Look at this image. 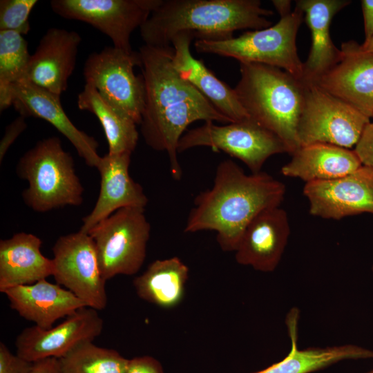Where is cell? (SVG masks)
<instances>
[{
  "label": "cell",
  "mask_w": 373,
  "mask_h": 373,
  "mask_svg": "<svg viewBox=\"0 0 373 373\" xmlns=\"http://www.w3.org/2000/svg\"><path fill=\"white\" fill-rule=\"evenodd\" d=\"M63 373H126L129 359L117 351L84 342L59 358Z\"/></svg>",
  "instance_id": "cell-29"
},
{
  "label": "cell",
  "mask_w": 373,
  "mask_h": 373,
  "mask_svg": "<svg viewBox=\"0 0 373 373\" xmlns=\"http://www.w3.org/2000/svg\"><path fill=\"white\" fill-rule=\"evenodd\" d=\"M361 48L365 52L373 53V37L361 44Z\"/></svg>",
  "instance_id": "cell-38"
},
{
  "label": "cell",
  "mask_w": 373,
  "mask_h": 373,
  "mask_svg": "<svg viewBox=\"0 0 373 373\" xmlns=\"http://www.w3.org/2000/svg\"><path fill=\"white\" fill-rule=\"evenodd\" d=\"M361 166L354 150L316 143L298 149L280 171L285 176L299 178L307 183L338 178Z\"/></svg>",
  "instance_id": "cell-24"
},
{
  "label": "cell",
  "mask_w": 373,
  "mask_h": 373,
  "mask_svg": "<svg viewBox=\"0 0 373 373\" xmlns=\"http://www.w3.org/2000/svg\"><path fill=\"white\" fill-rule=\"evenodd\" d=\"M162 0H52V11L67 19L84 21L112 41L113 46L132 52L131 36L140 28Z\"/></svg>",
  "instance_id": "cell-12"
},
{
  "label": "cell",
  "mask_w": 373,
  "mask_h": 373,
  "mask_svg": "<svg viewBox=\"0 0 373 373\" xmlns=\"http://www.w3.org/2000/svg\"><path fill=\"white\" fill-rule=\"evenodd\" d=\"M341 60L316 84L369 118L373 117V53L354 41L341 44Z\"/></svg>",
  "instance_id": "cell-16"
},
{
  "label": "cell",
  "mask_w": 373,
  "mask_h": 373,
  "mask_svg": "<svg viewBox=\"0 0 373 373\" xmlns=\"http://www.w3.org/2000/svg\"><path fill=\"white\" fill-rule=\"evenodd\" d=\"M103 328L104 321L97 310L83 307L50 329L36 325L23 329L15 341L16 354L32 363L47 358H60L78 345L93 341Z\"/></svg>",
  "instance_id": "cell-13"
},
{
  "label": "cell",
  "mask_w": 373,
  "mask_h": 373,
  "mask_svg": "<svg viewBox=\"0 0 373 373\" xmlns=\"http://www.w3.org/2000/svg\"><path fill=\"white\" fill-rule=\"evenodd\" d=\"M354 151L362 165L373 169V122L366 126Z\"/></svg>",
  "instance_id": "cell-32"
},
{
  "label": "cell",
  "mask_w": 373,
  "mask_h": 373,
  "mask_svg": "<svg viewBox=\"0 0 373 373\" xmlns=\"http://www.w3.org/2000/svg\"><path fill=\"white\" fill-rule=\"evenodd\" d=\"M77 106L80 110L94 114L100 122L108 143V153L133 152L139 138L137 124L104 101L93 86L85 84L78 95Z\"/></svg>",
  "instance_id": "cell-27"
},
{
  "label": "cell",
  "mask_w": 373,
  "mask_h": 373,
  "mask_svg": "<svg viewBox=\"0 0 373 373\" xmlns=\"http://www.w3.org/2000/svg\"><path fill=\"white\" fill-rule=\"evenodd\" d=\"M198 146H207L216 152L224 151L242 161L252 173L260 172L271 156L290 154L280 137L251 118L224 125L204 122L184 133L179 141L178 152Z\"/></svg>",
  "instance_id": "cell-9"
},
{
  "label": "cell",
  "mask_w": 373,
  "mask_h": 373,
  "mask_svg": "<svg viewBox=\"0 0 373 373\" xmlns=\"http://www.w3.org/2000/svg\"><path fill=\"white\" fill-rule=\"evenodd\" d=\"M30 373H63L59 358H47L32 363Z\"/></svg>",
  "instance_id": "cell-35"
},
{
  "label": "cell",
  "mask_w": 373,
  "mask_h": 373,
  "mask_svg": "<svg viewBox=\"0 0 373 373\" xmlns=\"http://www.w3.org/2000/svg\"><path fill=\"white\" fill-rule=\"evenodd\" d=\"M372 271H373V266H372Z\"/></svg>",
  "instance_id": "cell-40"
},
{
  "label": "cell",
  "mask_w": 373,
  "mask_h": 373,
  "mask_svg": "<svg viewBox=\"0 0 373 373\" xmlns=\"http://www.w3.org/2000/svg\"><path fill=\"white\" fill-rule=\"evenodd\" d=\"M189 269L178 257L155 260L135 277L133 284L142 300L164 309H171L182 300Z\"/></svg>",
  "instance_id": "cell-25"
},
{
  "label": "cell",
  "mask_w": 373,
  "mask_h": 373,
  "mask_svg": "<svg viewBox=\"0 0 373 373\" xmlns=\"http://www.w3.org/2000/svg\"><path fill=\"white\" fill-rule=\"evenodd\" d=\"M31 55L20 33L0 30V111L12 106V86L23 79Z\"/></svg>",
  "instance_id": "cell-28"
},
{
  "label": "cell",
  "mask_w": 373,
  "mask_h": 373,
  "mask_svg": "<svg viewBox=\"0 0 373 373\" xmlns=\"http://www.w3.org/2000/svg\"><path fill=\"white\" fill-rule=\"evenodd\" d=\"M126 373H164L160 362L151 356L129 359Z\"/></svg>",
  "instance_id": "cell-34"
},
{
  "label": "cell",
  "mask_w": 373,
  "mask_h": 373,
  "mask_svg": "<svg viewBox=\"0 0 373 373\" xmlns=\"http://www.w3.org/2000/svg\"><path fill=\"white\" fill-rule=\"evenodd\" d=\"M138 52L145 84L141 133L149 147L166 152L171 175L175 180H180L182 169L178 159V146L188 126L199 120L231 122L180 76L173 66L172 46L144 44Z\"/></svg>",
  "instance_id": "cell-1"
},
{
  "label": "cell",
  "mask_w": 373,
  "mask_h": 373,
  "mask_svg": "<svg viewBox=\"0 0 373 373\" xmlns=\"http://www.w3.org/2000/svg\"><path fill=\"white\" fill-rule=\"evenodd\" d=\"M3 294L20 316L44 329L86 306L70 291L46 279L9 288Z\"/></svg>",
  "instance_id": "cell-21"
},
{
  "label": "cell",
  "mask_w": 373,
  "mask_h": 373,
  "mask_svg": "<svg viewBox=\"0 0 373 373\" xmlns=\"http://www.w3.org/2000/svg\"><path fill=\"white\" fill-rule=\"evenodd\" d=\"M350 3L348 0L296 1L312 35L309 53L303 63L302 82L314 83L341 60L343 52L334 44L329 28L334 16Z\"/></svg>",
  "instance_id": "cell-22"
},
{
  "label": "cell",
  "mask_w": 373,
  "mask_h": 373,
  "mask_svg": "<svg viewBox=\"0 0 373 373\" xmlns=\"http://www.w3.org/2000/svg\"><path fill=\"white\" fill-rule=\"evenodd\" d=\"M32 363L13 354L7 346L0 343V373H30Z\"/></svg>",
  "instance_id": "cell-31"
},
{
  "label": "cell",
  "mask_w": 373,
  "mask_h": 373,
  "mask_svg": "<svg viewBox=\"0 0 373 373\" xmlns=\"http://www.w3.org/2000/svg\"></svg>",
  "instance_id": "cell-41"
},
{
  "label": "cell",
  "mask_w": 373,
  "mask_h": 373,
  "mask_svg": "<svg viewBox=\"0 0 373 373\" xmlns=\"http://www.w3.org/2000/svg\"><path fill=\"white\" fill-rule=\"evenodd\" d=\"M285 185L265 172L246 174L233 160L220 162L211 188L195 196L184 231H214L224 251H235L249 223L280 207Z\"/></svg>",
  "instance_id": "cell-2"
},
{
  "label": "cell",
  "mask_w": 373,
  "mask_h": 373,
  "mask_svg": "<svg viewBox=\"0 0 373 373\" xmlns=\"http://www.w3.org/2000/svg\"><path fill=\"white\" fill-rule=\"evenodd\" d=\"M303 193L314 216L341 220L373 214V169L362 165L338 178L305 183Z\"/></svg>",
  "instance_id": "cell-14"
},
{
  "label": "cell",
  "mask_w": 373,
  "mask_h": 373,
  "mask_svg": "<svg viewBox=\"0 0 373 373\" xmlns=\"http://www.w3.org/2000/svg\"><path fill=\"white\" fill-rule=\"evenodd\" d=\"M234 88L249 117L280 137L293 154L300 144L298 124L303 103V83L280 68L240 63Z\"/></svg>",
  "instance_id": "cell-4"
},
{
  "label": "cell",
  "mask_w": 373,
  "mask_h": 373,
  "mask_svg": "<svg viewBox=\"0 0 373 373\" xmlns=\"http://www.w3.org/2000/svg\"><path fill=\"white\" fill-rule=\"evenodd\" d=\"M273 14L259 0H162L140 32L144 44L153 47L171 46L181 32L197 39L225 40L238 30L271 26L266 17Z\"/></svg>",
  "instance_id": "cell-3"
},
{
  "label": "cell",
  "mask_w": 373,
  "mask_h": 373,
  "mask_svg": "<svg viewBox=\"0 0 373 373\" xmlns=\"http://www.w3.org/2000/svg\"><path fill=\"white\" fill-rule=\"evenodd\" d=\"M303 12L296 5L291 12L268 28L247 31L237 37L211 41L196 39L198 53L231 57L240 63H258L280 68L301 81L303 63L296 44Z\"/></svg>",
  "instance_id": "cell-6"
},
{
  "label": "cell",
  "mask_w": 373,
  "mask_h": 373,
  "mask_svg": "<svg viewBox=\"0 0 373 373\" xmlns=\"http://www.w3.org/2000/svg\"><path fill=\"white\" fill-rule=\"evenodd\" d=\"M366 373H373V370H371V371H370V372H366Z\"/></svg>",
  "instance_id": "cell-39"
},
{
  "label": "cell",
  "mask_w": 373,
  "mask_h": 373,
  "mask_svg": "<svg viewBox=\"0 0 373 373\" xmlns=\"http://www.w3.org/2000/svg\"><path fill=\"white\" fill-rule=\"evenodd\" d=\"M361 6L364 22V41H367L373 37V0H362Z\"/></svg>",
  "instance_id": "cell-36"
},
{
  "label": "cell",
  "mask_w": 373,
  "mask_h": 373,
  "mask_svg": "<svg viewBox=\"0 0 373 373\" xmlns=\"http://www.w3.org/2000/svg\"><path fill=\"white\" fill-rule=\"evenodd\" d=\"M56 283L65 287L86 307L102 310L108 297L95 245L88 233L79 231L60 236L52 247Z\"/></svg>",
  "instance_id": "cell-11"
},
{
  "label": "cell",
  "mask_w": 373,
  "mask_h": 373,
  "mask_svg": "<svg viewBox=\"0 0 373 373\" xmlns=\"http://www.w3.org/2000/svg\"><path fill=\"white\" fill-rule=\"evenodd\" d=\"M25 117L19 115L6 128L5 133L0 141V162L16 139L26 130L27 123Z\"/></svg>",
  "instance_id": "cell-33"
},
{
  "label": "cell",
  "mask_w": 373,
  "mask_h": 373,
  "mask_svg": "<svg viewBox=\"0 0 373 373\" xmlns=\"http://www.w3.org/2000/svg\"><path fill=\"white\" fill-rule=\"evenodd\" d=\"M272 3L280 15V17L287 15L291 11V1L289 0H274Z\"/></svg>",
  "instance_id": "cell-37"
},
{
  "label": "cell",
  "mask_w": 373,
  "mask_h": 373,
  "mask_svg": "<svg viewBox=\"0 0 373 373\" xmlns=\"http://www.w3.org/2000/svg\"><path fill=\"white\" fill-rule=\"evenodd\" d=\"M294 331L288 355L282 361L253 373H311L342 361L373 359V350L354 344L299 350Z\"/></svg>",
  "instance_id": "cell-26"
},
{
  "label": "cell",
  "mask_w": 373,
  "mask_h": 373,
  "mask_svg": "<svg viewBox=\"0 0 373 373\" xmlns=\"http://www.w3.org/2000/svg\"><path fill=\"white\" fill-rule=\"evenodd\" d=\"M81 36L75 31L51 28L43 35L22 80L61 95L68 88L77 61Z\"/></svg>",
  "instance_id": "cell-17"
},
{
  "label": "cell",
  "mask_w": 373,
  "mask_h": 373,
  "mask_svg": "<svg viewBox=\"0 0 373 373\" xmlns=\"http://www.w3.org/2000/svg\"><path fill=\"white\" fill-rule=\"evenodd\" d=\"M131 153H107L96 167L100 190L93 210L82 219L79 231L86 233L116 211L126 207L145 209L149 200L142 186L129 173Z\"/></svg>",
  "instance_id": "cell-18"
},
{
  "label": "cell",
  "mask_w": 373,
  "mask_h": 373,
  "mask_svg": "<svg viewBox=\"0 0 373 373\" xmlns=\"http://www.w3.org/2000/svg\"><path fill=\"white\" fill-rule=\"evenodd\" d=\"M303 84L297 130L300 147L316 143L355 146L370 118L316 84Z\"/></svg>",
  "instance_id": "cell-8"
},
{
  "label": "cell",
  "mask_w": 373,
  "mask_h": 373,
  "mask_svg": "<svg viewBox=\"0 0 373 373\" xmlns=\"http://www.w3.org/2000/svg\"><path fill=\"white\" fill-rule=\"evenodd\" d=\"M135 66H141L138 52L128 53L113 46H106L88 55L83 74L86 84L93 86L104 101L140 125L145 84L142 74H135Z\"/></svg>",
  "instance_id": "cell-10"
},
{
  "label": "cell",
  "mask_w": 373,
  "mask_h": 373,
  "mask_svg": "<svg viewBox=\"0 0 373 373\" xmlns=\"http://www.w3.org/2000/svg\"><path fill=\"white\" fill-rule=\"evenodd\" d=\"M41 245L39 237L25 232L0 241L1 292L52 276V260L42 254Z\"/></svg>",
  "instance_id": "cell-23"
},
{
  "label": "cell",
  "mask_w": 373,
  "mask_h": 373,
  "mask_svg": "<svg viewBox=\"0 0 373 373\" xmlns=\"http://www.w3.org/2000/svg\"><path fill=\"white\" fill-rule=\"evenodd\" d=\"M16 172L28 183L22 198L35 211L44 213L83 202L84 187L73 158L57 137L38 141L20 157Z\"/></svg>",
  "instance_id": "cell-5"
},
{
  "label": "cell",
  "mask_w": 373,
  "mask_h": 373,
  "mask_svg": "<svg viewBox=\"0 0 373 373\" xmlns=\"http://www.w3.org/2000/svg\"><path fill=\"white\" fill-rule=\"evenodd\" d=\"M10 97L12 106L19 115L46 120L68 140L87 165L97 166L101 159L97 141L70 121L62 108L60 95L21 80L12 86Z\"/></svg>",
  "instance_id": "cell-15"
},
{
  "label": "cell",
  "mask_w": 373,
  "mask_h": 373,
  "mask_svg": "<svg viewBox=\"0 0 373 373\" xmlns=\"http://www.w3.org/2000/svg\"><path fill=\"white\" fill-rule=\"evenodd\" d=\"M37 0H1L0 30L27 35L30 30L29 17Z\"/></svg>",
  "instance_id": "cell-30"
},
{
  "label": "cell",
  "mask_w": 373,
  "mask_h": 373,
  "mask_svg": "<svg viewBox=\"0 0 373 373\" xmlns=\"http://www.w3.org/2000/svg\"><path fill=\"white\" fill-rule=\"evenodd\" d=\"M193 38L191 32H181L172 39V63L176 71L231 122L250 118L240 103L234 88L219 79L202 60L193 57L190 50Z\"/></svg>",
  "instance_id": "cell-20"
},
{
  "label": "cell",
  "mask_w": 373,
  "mask_h": 373,
  "mask_svg": "<svg viewBox=\"0 0 373 373\" xmlns=\"http://www.w3.org/2000/svg\"><path fill=\"white\" fill-rule=\"evenodd\" d=\"M150 233L144 209L135 207L116 211L89 231L106 281L139 271L146 256Z\"/></svg>",
  "instance_id": "cell-7"
},
{
  "label": "cell",
  "mask_w": 373,
  "mask_h": 373,
  "mask_svg": "<svg viewBox=\"0 0 373 373\" xmlns=\"http://www.w3.org/2000/svg\"><path fill=\"white\" fill-rule=\"evenodd\" d=\"M290 234L287 212L280 207L259 213L247 226L236 249V261L261 272L278 267Z\"/></svg>",
  "instance_id": "cell-19"
}]
</instances>
